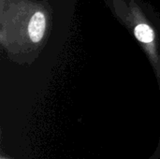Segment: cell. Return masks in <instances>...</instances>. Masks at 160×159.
I'll return each mask as SVG.
<instances>
[{
	"instance_id": "6da1fadb",
	"label": "cell",
	"mask_w": 160,
	"mask_h": 159,
	"mask_svg": "<svg viewBox=\"0 0 160 159\" xmlns=\"http://www.w3.org/2000/svg\"><path fill=\"white\" fill-rule=\"evenodd\" d=\"M46 28V19L42 12H36L29 22L28 33L33 42H38L43 37Z\"/></svg>"
},
{
	"instance_id": "7a4b0ae2",
	"label": "cell",
	"mask_w": 160,
	"mask_h": 159,
	"mask_svg": "<svg viewBox=\"0 0 160 159\" xmlns=\"http://www.w3.org/2000/svg\"><path fill=\"white\" fill-rule=\"evenodd\" d=\"M135 36L140 41L143 43H150L154 39V32L152 28L144 23H140L136 26Z\"/></svg>"
}]
</instances>
